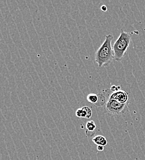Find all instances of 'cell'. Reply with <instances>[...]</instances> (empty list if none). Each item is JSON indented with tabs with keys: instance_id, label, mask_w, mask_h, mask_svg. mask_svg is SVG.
<instances>
[{
	"instance_id": "cell-7",
	"label": "cell",
	"mask_w": 145,
	"mask_h": 160,
	"mask_svg": "<svg viewBox=\"0 0 145 160\" xmlns=\"http://www.w3.org/2000/svg\"><path fill=\"white\" fill-rule=\"evenodd\" d=\"M107 100L106 99V97L104 96V94L102 93H100L98 94V103H96V106L98 107H101L103 106L105 103H106Z\"/></svg>"
},
{
	"instance_id": "cell-6",
	"label": "cell",
	"mask_w": 145,
	"mask_h": 160,
	"mask_svg": "<svg viewBox=\"0 0 145 160\" xmlns=\"http://www.w3.org/2000/svg\"><path fill=\"white\" fill-rule=\"evenodd\" d=\"M86 99L88 102L91 103H94L95 105H96L98 101V94H90L87 96Z\"/></svg>"
},
{
	"instance_id": "cell-3",
	"label": "cell",
	"mask_w": 145,
	"mask_h": 160,
	"mask_svg": "<svg viewBox=\"0 0 145 160\" xmlns=\"http://www.w3.org/2000/svg\"><path fill=\"white\" fill-rule=\"evenodd\" d=\"M128 105L119 103V102L110 99H107L106 103V109L108 113L114 115H119L124 113L127 110Z\"/></svg>"
},
{
	"instance_id": "cell-11",
	"label": "cell",
	"mask_w": 145,
	"mask_h": 160,
	"mask_svg": "<svg viewBox=\"0 0 145 160\" xmlns=\"http://www.w3.org/2000/svg\"><path fill=\"white\" fill-rule=\"evenodd\" d=\"M96 134L95 131H88L87 129L85 130V135L88 138H95Z\"/></svg>"
},
{
	"instance_id": "cell-13",
	"label": "cell",
	"mask_w": 145,
	"mask_h": 160,
	"mask_svg": "<svg viewBox=\"0 0 145 160\" xmlns=\"http://www.w3.org/2000/svg\"><path fill=\"white\" fill-rule=\"evenodd\" d=\"M101 9L103 12H106L107 11V8L106 5H102V6L101 7Z\"/></svg>"
},
{
	"instance_id": "cell-10",
	"label": "cell",
	"mask_w": 145,
	"mask_h": 160,
	"mask_svg": "<svg viewBox=\"0 0 145 160\" xmlns=\"http://www.w3.org/2000/svg\"><path fill=\"white\" fill-rule=\"evenodd\" d=\"M83 109L85 110V112H86V114H87V116H86V118L87 119L88 118H90L91 117H92V110L91 109L88 107H83Z\"/></svg>"
},
{
	"instance_id": "cell-2",
	"label": "cell",
	"mask_w": 145,
	"mask_h": 160,
	"mask_svg": "<svg viewBox=\"0 0 145 160\" xmlns=\"http://www.w3.org/2000/svg\"><path fill=\"white\" fill-rule=\"evenodd\" d=\"M132 33H127L121 30V34L112 45V48L114 53V59L121 62L124 57L125 54L128 50L132 39Z\"/></svg>"
},
{
	"instance_id": "cell-12",
	"label": "cell",
	"mask_w": 145,
	"mask_h": 160,
	"mask_svg": "<svg viewBox=\"0 0 145 160\" xmlns=\"http://www.w3.org/2000/svg\"><path fill=\"white\" fill-rule=\"evenodd\" d=\"M104 147L102 146V145H98V146H97V150H98L99 152H103L104 150Z\"/></svg>"
},
{
	"instance_id": "cell-1",
	"label": "cell",
	"mask_w": 145,
	"mask_h": 160,
	"mask_svg": "<svg viewBox=\"0 0 145 160\" xmlns=\"http://www.w3.org/2000/svg\"><path fill=\"white\" fill-rule=\"evenodd\" d=\"M113 39L112 35H107L105 37L104 41L95 54V60L100 67L108 66L114 59V53L112 45Z\"/></svg>"
},
{
	"instance_id": "cell-4",
	"label": "cell",
	"mask_w": 145,
	"mask_h": 160,
	"mask_svg": "<svg viewBox=\"0 0 145 160\" xmlns=\"http://www.w3.org/2000/svg\"><path fill=\"white\" fill-rule=\"evenodd\" d=\"M120 86H112L109 90V94L108 99L116 100L119 103L127 104L128 102V95L123 90L120 89Z\"/></svg>"
},
{
	"instance_id": "cell-9",
	"label": "cell",
	"mask_w": 145,
	"mask_h": 160,
	"mask_svg": "<svg viewBox=\"0 0 145 160\" xmlns=\"http://www.w3.org/2000/svg\"><path fill=\"white\" fill-rule=\"evenodd\" d=\"M96 128V126L95 122L93 121H89L86 124V129L88 131H95V129Z\"/></svg>"
},
{
	"instance_id": "cell-8",
	"label": "cell",
	"mask_w": 145,
	"mask_h": 160,
	"mask_svg": "<svg viewBox=\"0 0 145 160\" xmlns=\"http://www.w3.org/2000/svg\"><path fill=\"white\" fill-rule=\"evenodd\" d=\"M75 115H76V116H77L78 118H86V116H87L86 112L85 110L83 109V107H82V108H79V109L76 111Z\"/></svg>"
},
{
	"instance_id": "cell-5",
	"label": "cell",
	"mask_w": 145,
	"mask_h": 160,
	"mask_svg": "<svg viewBox=\"0 0 145 160\" xmlns=\"http://www.w3.org/2000/svg\"><path fill=\"white\" fill-rule=\"evenodd\" d=\"M92 140L96 145H97V146L102 145L104 147L107 144V140L103 136H96L93 138Z\"/></svg>"
}]
</instances>
